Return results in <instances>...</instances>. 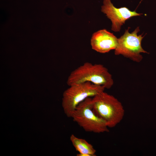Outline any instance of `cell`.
Returning a JSON list of instances; mask_svg holds the SVG:
<instances>
[{"mask_svg": "<svg viewBox=\"0 0 156 156\" xmlns=\"http://www.w3.org/2000/svg\"><path fill=\"white\" fill-rule=\"evenodd\" d=\"M87 82L109 89L113 86L114 80L107 69L100 64L86 62L72 71L67 83L69 86Z\"/></svg>", "mask_w": 156, "mask_h": 156, "instance_id": "obj_1", "label": "cell"}, {"mask_svg": "<svg viewBox=\"0 0 156 156\" xmlns=\"http://www.w3.org/2000/svg\"><path fill=\"white\" fill-rule=\"evenodd\" d=\"M92 102L94 113L105 122L108 128L114 127L123 118L125 111L121 103L104 91L93 97Z\"/></svg>", "mask_w": 156, "mask_h": 156, "instance_id": "obj_2", "label": "cell"}, {"mask_svg": "<svg viewBox=\"0 0 156 156\" xmlns=\"http://www.w3.org/2000/svg\"><path fill=\"white\" fill-rule=\"evenodd\" d=\"M64 92L62 105L65 113L70 117L78 105L86 98L93 97L104 91L103 86L87 82L72 85Z\"/></svg>", "mask_w": 156, "mask_h": 156, "instance_id": "obj_3", "label": "cell"}, {"mask_svg": "<svg viewBox=\"0 0 156 156\" xmlns=\"http://www.w3.org/2000/svg\"><path fill=\"white\" fill-rule=\"evenodd\" d=\"M92 98L88 97L79 103L70 117L86 132L101 133L109 131L105 122L92 109Z\"/></svg>", "mask_w": 156, "mask_h": 156, "instance_id": "obj_4", "label": "cell"}, {"mask_svg": "<svg viewBox=\"0 0 156 156\" xmlns=\"http://www.w3.org/2000/svg\"><path fill=\"white\" fill-rule=\"evenodd\" d=\"M129 27L126 29L124 34L118 38L117 46L115 49V55H121L136 62H140L143 59L141 53H148L141 45V42L144 37L142 34L138 35L140 31L137 27L132 33L129 32Z\"/></svg>", "mask_w": 156, "mask_h": 156, "instance_id": "obj_5", "label": "cell"}, {"mask_svg": "<svg viewBox=\"0 0 156 156\" xmlns=\"http://www.w3.org/2000/svg\"><path fill=\"white\" fill-rule=\"evenodd\" d=\"M101 11L111 20L112 23L111 29L115 32L120 31L121 26L127 20L142 14L138 13L135 10L131 11L126 7L116 8L112 3L111 0H103Z\"/></svg>", "mask_w": 156, "mask_h": 156, "instance_id": "obj_6", "label": "cell"}, {"mask_svg": "<svg viewBox=\"0 0 156 156\" xmlns=\"http://www.w3.org/2000/svg\"><path fill=\"white\" fill-rule=\"evenodd\" d=\"M118 42V38L106 29L100 30L92 35L90 44L92 49L101 53H105L115 49Z\"/></svg>", "mask_w": 156, "mask_h": 156, "instance_id": "obj_7", "label": "cell"}, {"mask_svg": "<svg viewBox=\"0 0 156 156\" xmlns=\"http://www.w3.org/2000/svg\"><path fill=\"white\" fill-rule=\"evenodd\" d=\"M70 140L73 146L79 153L77 156H96V150L85 140L79 138L73 134L70 135Z\"/></svg>", "mask_w": 156, "mask_h": 156, "instance_id": "obj_8", "label": "cell"}]
</instances>
